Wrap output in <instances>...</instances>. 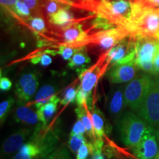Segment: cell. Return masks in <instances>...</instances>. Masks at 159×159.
I'll use <instances>...</instances> for the list:
<instances>
[{
	"instance_id": "obj_35",
	"label": "cell",
	"mask_w": 159,
	"mask_h": 159,
	"mask_svg": "<svg viewBox=\"0 0 159 159\" xmlns=\"http://www.w3.org/2000/svg\"><path fill=\"white\" fill-rule=\"evenodd\" d=\"M89 98V95L84 92L82 89H78V91L76 96V102L78 107H87L88 105V101Z\"/></svg>"
},
{
	"instance_id": "obj_5",
	"label": "cell",
	"mask_w": 159,
	"mask_h": 159,
	"mask_svg": "<svg viewBox=\"0 0 159 159\" xmlns=\"http://www.w3.org/2000/svg\"><path fill=\"white\" fill-rule=\"evenodd\" d=\"M136 114L150 126L159 128V75L152 77L148 94Z\"/></svg>"
},
{
	"instance_id": "obj_2",
	"label": "cell",
	"mask_w": 159,
	"mask_h": 159,
	"mask_svg": "<svg viewBox=\"0 0 159 159\" xmlns=\"http://www.w3.org/2000/svg\"><path fill=\"white\" fill-rule=\"evenodd\" d=\"M121 139L125 147L134 148L142 140L150 125L134 111L126 112L117 122Z\"/></svg>"
},
{
	"instance_id": "obj_15",
	"label": "cell",
	"mask_w": 159,
	"mask_h": 159,
	"mask_svg": "<svg viewBox=\"0 0 159 159\" xmlns=\"http://www.w3.org/2000/svg\"><path fill=\"white\" fill-rule=\"evenodd\" d=\"M13 119L16 122L28 125H36L40 122L37 112L25 105H19L15 109Z\"/></svg>"
},
{
	"instance_id": "obj_22",
	"label": "cell",
	"mask_w": 159,
	"mask_h": 159,
	"mask_svg": "<svg viewBox=\"0 0 159 159\" xmlns=\"http://www.w3.org/2000/svg\"><path fill=\"white\" fill-rule=\"evenodd\" d=\"M91 62L90 57L87 55L86 52L81 51L80 49L77 51L71 57L68 63V66L71 69L77 68V67L82 66L85 64Z\"/></svg>"
},
{
	"instance_id": "obj_40",
	"label": "cell",
	"mask_w": 159,
	"mask_h": 159,
	"mask_svg": "<svg viewBox=\"0 0 159 159\" xmlns=\"http://www.w3.org/2000/svg\"><path fill=\"white\" fill-rule=\"evenodd\" d=\"M153 66H154V75H159V41L157 46L156 54L153 60Z\"/></svg>"
},
{
	"instance_id": "obj_39",
	"label": "cell",
	"mask_w": 159,
	"mask_h": 159,
	"mask_svg": "<svg viewBox=\"0 0 159 159\" xmlns=\"http://www.w3.org/2000/svg\"><path fill=\"white\" fill-rule=\"evenodd\" d=\"M12 87V82L6 77H1L0 79V89L3 91H9Z\"/></svg>"
},
{
	"instance_id": "obj_34",
	"label": "cell",
	"mask_w": 159,
	"mask_h": 159,
	"mask_svg": "<svg viewBox=\"0 0 159 159\" xmlns=\"http://www.w3.org/2000/svg\"><path fill=\"white\" fill-rule=\"evenodd\" d=\"M31 62L33 64H38V63H39L40 65L43 66H47L50 65L52 62V58L49 55L43 54L40 55V56L33 57L31 60Z\"/></svg>"
},
{
	"instance_id": "obj_41",
	"label": "cell",
	"mask_w": 159,
	"mask_h": 159,
	"mask_svg": "<svg viewBox=\"0 0 159 159\" xmlns=\"http://www.w3.org/2000/svg\"><path fill=\"white\" fill-rule=\"evenodd\" d=\"M73 1L76 4V5H78L80 7H82V5L86 6V5H91V7H94V5H96V7H97V5L100 2H97L94 0H73Z\"/></svg>"
},
{
	"instance_id": "obj_17",
	"label": "cell",
	"mask_w": 159,
	"mask_h": 159,
	"mask_svg": "<svg viewBox=\"0 0 159 159\" xmlns=\"http://www.w3.org/2000/svg\"><path fill=\"white\" fill-rule=\"evenodd\" d=\"M57 91V86L54 84H46L43 85L35 94L33 104L36 109L39 108L43 105L46 104L50 101L55 95V93Z\"/></svg>"
},
{
	"instance_id": "obj_7",
	"label": "cell",
	"mask_w": 159,
	"mask_h": 159,
	"mask_svg": "<svg viewBox=\"0 0 159 159\" xmlns=\"http://www.w3.org/2000/svg\"><path fill=\"white\" fill-rule=\"evenodd\" d=\"M159 149V130L149 127L142 140L133 148L137 159H154Z\"/></svg>"
},
{
	"instance_id": "obj_29",
	"label": "cell",
	"mask_w": 159,
	"mask_h": 159,
	"mask_svg": "<svg viewBox=\"0 0 159 159\" xmlns=\"http://www.w3.org/2000/svg\"><path fill=\"white\" fill-rule=\"evenodd\" d=\"M38 76L36 73L30 71V72H26L23 74L19 77V80L17 81L16 85V91H19L25 86L26 85L28 84L30 81L35 78Z\"/></svg>"
},
{
	"instance_id": "obj_24",
	"label": "cell",
	"mask_w": 159,
	"mask_h": 159,
	"mask_svg": "<svg viewBox=\"0 0 159 159\" xmlns=\"http://www.w3.org/2000/svg\"><path fill=\"white\" fill-rule=\"evenodd\" d=\"M85 142H86V139H85L83 134H70L68 142L69 150L72 153L77 154L80 148Z\"/></svg>"
},
{
	"instance_id": "obj_8",
	"label": "cell",
	"mask_w": 159,
	"mask_h": 159,
	"mask_svg": "<svg viewBox=\"0 0 159 159\" xmlns=\"http://www.w3.org/2000/svg\"><path fill=\"white\" fill-rule=\"evenodd\" d=\"M129 35H130V33L126 27L119 26L116 28L106 29L99 32L88 39L86 43H94L102 49H110Z\"/></svg>"
},
{
	"instance_id": "obj_28",
	"label": "cell",
	"mask_w": 159,
	"mask_h": 159,
	"mask_svg": "<svg viewBox=\"0 0 159 159\" xmlns=\"http://www.w3.org/2000/svg\"><path fill=\"white\" fill-rule=\"evenodd\" d=\"M94 151L93 143L86 142L80 148L76 154V159H87Z\"/></svg>"
},
{
	"instance_id": "obj_36",
	"label": "cell",
	"mask_w": 159,
	"mask_h": 159,
	"mask_svg": "<svg viewBox=\"0 0 159 159\" xmlns=\"http://www.w3.org/2000/svg\"><path fill=\"white\" fill-rule=\"evenodd\" d=\"M60 8H61L60 3L55 1V0H49V2L47 4V5L45 7L46 12L49 15V16H50L56 13Z\"/></svg>"
},
{
	"instance_id": "obj_19",
	"label": "cell",
	"mask_w": 159,
	"mask_h": 159,
	"mask_svg": "<svg viewBox=\"0 0 159 159\" xmlns=\"http://www.w3.org/2000/svg\"><path fill=\"white\" fill-rule=\"evenodd\" d=\"M75 112L77 114V118L80 119L84 125L85 131H86V134H88V136L94 141L96 140L97 137L94 130V127H93L91 114L89 112L88 108L87 107H85V108L78 107L75 109Z\"/></svg>"
},
{
	"instance_id": "obj_42",
	"label": "cell",
	"mask_w": 159,
	"mask_h": 159,
	"mask_svg": "<svg viewBox=\"0 0 159 159\" xmlns=\"http://www.w3.org/2000/svg\"><path fill=\"white\" fill-rule=\"evenodd\" d=\"M18 0H0L1 5L15 12V5Z\"/></svg>"
},
{
	"instance_id": "obj_11",
	"label": "cell",
	"mask_w": 159,
	"mask_h": 159,
	"mask_svg": "<svg viewBox=\"0 0 159 159\" xmlns=\"http://www.w3.org/2000/svg\"><path fill=\"white\" fill-rule=\"evenodd\" d=\"M30 134V129L22 128L7 137L2 145V156L7 157L19 150Z\"/></svg>"
},
{
	"instance_id": "obj_10",
	"label": "cell",
	"mask_w": 159,
	"mask_h": 159,
	"mask_svg": "<svg viewBox=\"0 0 159 159\" xmlns=\"http://www.w3.org/2000/svg\"><path fill=\"white\" fill-rule=\"evenodd\" d=\"M137 66L136 60L125 63H117L108 71V79L113 84L129 83L135 78Z\"/></svg>"
},
{
	"instance_id": "obj_20",
	"label": "cell",
	"mask_w": 159,
	"mask_h": 159,
	"mask_svg": "<svg viewBox=\"0 0 159 159\" xmlns=\"http://www.w3.org/2000/svg\"><path fill=\"white\" fill-rule=\"evenodd\" d=\"M49 21L51 23L57 26H67L71 25L74 21V17L65 7H61L56 13L50 16Z\"/></svg>"
},
{
	"instance_id": "obj_18",
	"label": "cell",
	"mask_w": 159,
	"mask_h": 159,
	"mask_svg": "<svg viewBox=\"0 0 159 159\" xmlns=\"http://www.w3.org/2000/svg\"><path fill=\"white\" fill-rule=\"evenodd\" d=\"M39 81L38 76L30 81L28 84L25 85L24 88L19 91H16L18 101L19 103H24L30 101L32 97L36 93L37 89L39 87Z\"/></svg>"
},
{
	"instance_id": "obj_6",
	"label": "cell",
	"mask_w": 159,
	"mask_h": 159,
	"mask_svg": "<svg viewBox=\"0 0 159 159\" xmlns=\"http://www.w3.org/2000/svg\"><path fill=\"white\" fill-rule=\"evenodd\" d=\"M158 41L153 37L139 38L135 43L137 67L147 74L154 75L153 60Z\"/></svg>"
},
{
	"instance_id": "obj_31",
	"label": "cell",
	"mask_w": 159,
	"mask_h": 159,
	"mask_svg": "<svg viewBox=\"0 0 159 159\" xmlns=\"http://www.w3.org/2000/svg\"><path fill=\"white\" fill-rule=\"evenodd\" d=\"M94 144V151H93L90 159H105L104 156L102 155V139H97L93 142Z\"/></svg>"
},
{
	"instance_id": "obj_32",
	"label": "cell",
	"mask_w": 159,
	"mask_h": 159,
	"mask_svg": "<svg viewBox=\"0 0 159 159\" xmlns=\"http://www.w3.org/2000/svg\"><path fill=\"white\" fill-rule=\"evenodd\" d=\"M15 12L21 17H28L30 15V10L25 2L21 0H18L15 5Z\"/></svg>"
},
{
	"instance_id": "obj_16",
	"label": "cell",
	"mask_w": 159,
	"mask_h": 159,
	"mask_svg": "<svg viewBox=\"0 0 159 159\" xmlns=\"http://www.w3.org/2000/svg\"><path fill=\"white\" fill-rule=\"evenodd\" d=\"M59 102H61L59 97L55 96L50 101L37 109L36 112L38 116H39L40 122H42L43 127L47 125L49 119L55 114L57 109V104Z\"/></svg>"
},
{
	"instance_id": "obj_12",
	"label": "cell",
	"mask_w": 159,
	"mask_h": 159,
	"mask_svg": "<svg viewBox=\"0 0 159 159\" xmlns=\"http://www.w3.org/2000/svg\"><path fill=\"white\" fill-rule=\"evenodd\" d=\"M62 37L66 44L80 47L86 44L88 35L86 31L79 24L72 23L66 26L62 30Z\"/></svg>"
},
{
	"instance_id": "obj_13",
	"label": "cell",
	"mask_w": 159,
	"mask_h": 159,
	"mask_svg": "<svg viewBox=\"0 0 159 159\" xmlns=\"http://www.w3.org/2000/svg\"><path fill=\"white\" fill-rule=\"evenodd\" d=\"M100 66L99 63H96L90 69H85L80 75V79L81 80L80 89H82L87 94H91L99 76L101 75L102 69Z\"/></svg>"
},
{
	"instance_id": "obj_21",
	"label": "cell",
	"mask_w": 159,
	"mask_h": 159,
	"mask_svg": "<svg viewBox=\"0 0 159 159\" xmlns=\"http://www.w3.org/2000/svg\"><path fill=\"white\" fill-rule=\"evenodd\" d=\"M91 114L92 124L97 139H102L105 136V119L99 109L96 108L93 110Z\"/></svg>"
},
{
	"instance_id": "obj_9",
	"label": "cell",
	"mask_w": 159,
	"mask_h": 159,
	"mask_svg": "<svg viewBox=\"0 0 159 159\" xmlns=\"http://www.w3.org/2000/svg\"><path fill=\"white\" fill-rule=\"evenodd\" d=\"M125 85L114 86L111 89L107 98V109L111 119L117 123L123 115L127 106L125 98Z\"/></svg>"
},
{
	"instance_id": "obj_26",
	"label": "cell",
	"mask_w": 159,
	"mask_h": 159,
	"mask_svg": "<svg viewBox=\"0 0 159 159\" xmlns=\"http://www.w3.org/2000/svg\"><path fill=\"white\" fill-rule=\"evenodd\" d=\"M14 99L12 97H10L5 100L2 101L0 104V123L1 125L5 123L9 113L11 112L12 107L14 104Z\"/></svg>"
},
{
	"instance_id": "obj_44",
	"label": "cell",
	"mask_w": 159,
	"mask_h": 159,
	"mask_svg": "<svg viewBox=\"0 0 159 159\" xmlns=\"http://www.w3.org/2000/svg\"><path fill=\"white\" fill-rule=\"evenodd\" d=\"M55 1L57 2L60 4H62V5L76 6V4L75 3V2L73 0H55Z\"/></svg>"
},
{
	"instance_id": "obj_38",
	"label": "cell",
	"mask_w": 159,
	"mask_h": 159,
	"mask_svg": "<svg viewBox=\"0 0 159 159\" xmlns=\"http://www.w3.org/2000/svg\"><path fill=\"white\" fill-rule=\"evenodd\" d=\"M135 2L142 7H151V8H158L159 7V0H136Z\"/></svg>"
},
{
	"instance_id": "obj_43",
	"label": "cell",
	"mask_w": 159,
	"mask_h": 159,
	"mask_svg": "<svg viewBox=\"0 0 159 159\" xmlns=\"http://www.w3.org/2000/svg\"><path fill=\"white\" fill-rule=\"evenodd\" d=\"M25 3L29 7L30 10H35L39 5V0H23Z\"/></svg>"
},
{
	"instance_id": "obj_30",
	"label": "cell",
	"mask_w": 159,
	"mask_h": 159,
	"mask_svg": "<svg viewBox=\"0 0 159 159\" xmlns=\"http://www.w3.org/2000/svg\"><path fill=\"white\" fill-rule=\"evenodd\" d=\"M77 51H78V49H77L76 47H74V46L66 43L65 45L61 46L60 47L58 53L61 55L63 60H65V61H70L71 57H72Z\"/></svg>"
},
{
	"instance_id": "obj_14",
	"label": "cell",
	"mask_w": 159,
	"mask_h": 159,
	"mask_svg": "<svg viewBox=\"0 0 159 159\" xmlns=\"http://www.w3.org/2000/svg\"><path fill=\"white\" fill-rule=\"evenodd\" d=\"M125 39H126V38L115 47L109 49L108 53L107 54L108 55L107 59H108V63L111 64V66H114L116 63L119 62L121 60L124 58L128 54L129 52L134 47L135 44L127 42Z\"/></svg>"
},
{
	"instance_id": "obj_37",
	"label": "cell",
	"mask_w": 159,
	"mask_h": 159,
	"mask_svg": "<svg viewBox=\"0 0 159 159\" xmlns=\"http://www.w3.org/2000/svg\"><path fill=\"white\" fill-rule=\"evenodd\" d=\"M85 133H86L85 131V128L83 125V123L80 119L77 118V120L75 122V123L73 125L72 129L71 131V135L74 134H83L84 135Z\"/></svg>"
},
{
	"instance_id": "obj_4",
	"label": "cell",
	"mask_w": 159,
	"mask_h": 159,
	"mask_svg": "<svg viewBox=\"0 0 159 159\" xmlns=\"http://www.w3.org/2000/svg\"><path fill=\"white\" fill-rule=\"evenodd\" d=\"M152 76L149 74L139 75L125 85L126 105L134 112H138L146 97L152 83Z\"/></svg>"
},
{
	"instance_id": "obj_33",
	"label": "cell",
	"mask_w": 159,
	"mask_h": 159,
	"mask_svg": "<svg viewBox=\"0 0 159 159\" xmlns=\"http://www.w3.org/2000/svg\"><path fill=\"white\" fill-rule=\"evenodd\" d=\"M30 26L32 28L37 32H43L46 30L44 20L40 16L32 18L30 19Z\"/></svg>"
},
{
	"instance_id": "obj_27",
	"label": "cell",
	"mask_w": 159,
	"mask_h": 159,
	"mask_svg": "<svg viewBox=\"0 0 159 159\" xmlns=\"http://www.w3.org/2000/svg\"><path fill=\"white\" fill-rule=\"evenodd\" d=\"M78 89H77L75 86L70 87L67 89L63 94V98L61 99V104L63 106H66L67 105L70 104L75 99H76V96Z\"/></svg>"
},
{
	"instance_id": "obj_25",
	"label": "cell",
	"mask_w": 159,
	"mask_h": 159,
	"mask_svg": "<svg viewBox=\"0 0 159 159\" xmlns=\"http://www.w3.org/2000/svg\"><path fill=\"white\" fill-rule=\"evenodd\" d=\"M40 159H71L68 149L62 146L51 151L48 154L41 157Z\"/></svg>"
},
{
	"instance_id": "obj_45",
	"label": "cell",
	"mask_w": 159,
	"mask_h": 159,
	"mask_svg": "<svg viewBox=\"0 0 159 159\" xmlns=\"http://www.w3.org/2000/svg\"><path fill=\"white\" fill-rule=\"evenodd\" d=\"M11 159H34V158H31V157H29V156H23V155L19 153V152H18V153L16 155H15V156H13Z\"/></svg>"
},
{
	"instance_id": "obj_46",
	"label": "cell",
	"mask_w": 159,
	"mask_h": 159,
	"mask_svg": "<svg viewBox=\"0 0 159 159\" xmlns=\"http://www.w3.org/2000/svg\"><path fill=\"white\" fill-rule=\"evenodd\" d=\"M154 159H159V149H158V153H157L156 158H155Z\"/></svg>"
},
{
	"instance_id": "obj_1",
	"label": "cell",
	"mask_w": 159,
	"mask_h": 159,
	"mask_svg": "<svg viewBox=\"0 0 159 159\" xmlns=\"http://www.w3.org/2000/svg\"><path fill=\"white\" fill-rule=\"evenodd\" d=\"M126 28L131 35L137 39L147 36L156 38L159 32V7H142L134 2L132 15Z\"/></svg>"
},
{
	"instance_id": "obj_3",
	"label": "cell",
	"mask_w": 159,
	"mask_h": 159,
	"mask_svg": "<svg viewBox=\"0 0 159 159\" xmlns=\"http://www.w3.org/2000/svg\"><path fill=\"white\" fill-rule=\"evenodd\" d=\"M95 11L108 23L126 27L132 15L133 3L128 0H101Z\"/></svg>"
},
{
	"instance_id": "obj_23",
	"label": "cell",
	"mask_w": 159,
	"mask_h": 159,
	"mask_svg": "<svg viewBox=\"0 0 159 159\" xmlns=\"http://www.w3.org/2000/svg\"><path fill=\"white\" fill-rule=\"evenodd\" d=\"M18 152L23 156H29L33 158L42 153L41 148L39 146V144L34 142H30L27 144H24Z\"/></svg>"
}]
</instances>
